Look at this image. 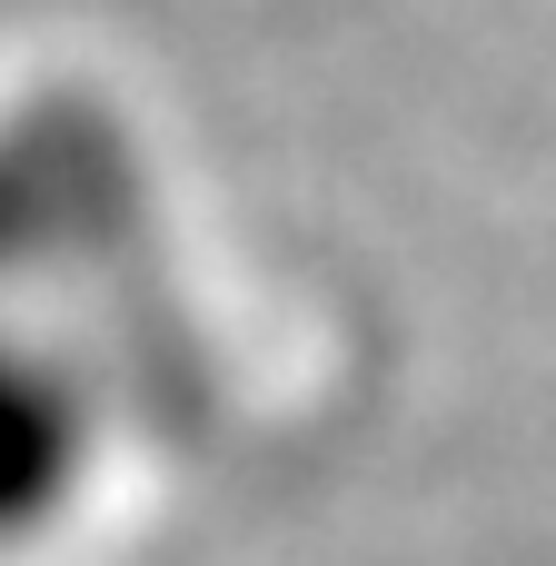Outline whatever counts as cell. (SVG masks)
Segmentation results:
<instances>
[{"label": "cell", "mask_w": 556, "mask_h": 566, "mask_svg": "<svg viewBox=\"0 0 556 566\" xmlns=\"http://www.w3.org/2000/svg\"><path fill=\"white\" fill-rule=\"evenodd\" d=\"M90 468H99V418L70 388V368L30 338H0V557L60 537L80 517Z\"/></svg>", "instance_id": "obj_1"}]
</instances>
